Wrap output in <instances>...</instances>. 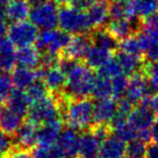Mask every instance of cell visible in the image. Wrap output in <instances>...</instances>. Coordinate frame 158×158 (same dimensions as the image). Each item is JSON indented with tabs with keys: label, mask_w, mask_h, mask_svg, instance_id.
<instances>
[{
	"label": "cell",
	"mask_w": 158,
	"mask_h": 158,
	"mask_svg": "<svg viewBox=\"0 0 158 158\" xmlns=\"http://www.w3.org/2000/svg\"><path fill=\"white\" fill-rule=\"evenodd\" d=\"M63 116L67 126L77 130H88L94 125V103L88 98L66 99Z\"/></svg>",
	"instance_id": "obj_1"
},
{
	"label": "cell",
	"mask_w": 158,
	"mask_h": 158,
	"mask_svg": "<svg viewBox=\"0 0 158 158\" xmlns=\"http://www.w3.org/2000/svg\"><path fill=\"white\" fill-rule=\"evenodd\" d=\"M94 73L85 63H80L66 75V84L63 90L65 99H82L88 98L92 92L94 84Z\"/></svg>",
	"instance_id": "obj_2"
},
{
	"label": "cell",
	"mask_w": 158,
	"mask_h": 158,
	"mask_svg": "<svg viewBox=\"0 0 158 158\" xmlns=\"http://www.w3.org/2000/svg\"><path fill=\"white\" fill-rule=\"evenodd\" d=\"M66 99L63 93L49 95L31 104L28 110V120L40 126L56 118H64L63 108Z\"/></svg>",
	"instance_id": "obj_3"
},
{
	"label": "cell",
	"mask_w": 158,
	"mask_h": 158,
	"mask_svg": "<svg viewBox=\"0 0 158 158\" xmlns=\"http://www.w3.org/2000/svg\"><path fill=\"white\" fill-rule=\"evenodd\" d=\"M57 25L70 35L90 34L93 29L87 12L72 5H63L59 9Z\"/></svg>",
	"instance_id": "obj_4"
},
{
	"label": "cell",
	"mask_w": 158,
	"mask_h": 158,
	"mask_svg": "<svg viewBox=\"0 0 158 158\" xmlns=\"http://www.w3.org/2000/svg\"><path fill=\"white\" fill-rule=\"evenodd\" d=\"M70 39H72L70 34L62 29L61 31L54 28L42 29L41 33L38 34L35 44L42 54L61 55Z\"/></svg>",
	"instance_id": "obj_5"
},
{
	"label": "cell",
	"mask_w": 158,
	"mask_h": 158,
	"mask_svg": "<svg viewBox=\"0 0 158 158\" xmlns=\"http://www.w3.org/2000/svg\"><path fill=\"white\" fill-rule=\"evenodd\" d=\"M31 21L41 29H52L57 25L59 9L54 2L44 0L35 3L29 13Z\"/></svg>",
	"instance_id": "obj_6"
},
{
	"label": "cell",
	"mask_w": 158,
	"mask_h": 158,
	"mask_svg": "<svg viewBox=\"0 0 158 158\" xmlns=\"http://www.w3.org/2000/svg\"><path fill=\"white\" fill-rule=\"evenodd\" d=\"M38 27L31 21H19L8 29V37L15 44L16 48L33 46L38 37Z\"/></svg>",
	"instance_id": "obj_7"
},
{
	"label": "cell",
	"mask_w": 158,
	"mask_h": 158,
	"mask_svg": "<svg viewBox=\"0 0 158 158\" xmlns=\"http://www.w3.org/2000/svg\"><path fill=\"white\" fill-rule=\"evenodd\" d=\"M141 27H142V22H140V19L133 16H123V18L110 19L106 28L120 41L129 36L138 34Z\"/></svg>",
	"instance_id": "obj_8"
},
{
	"label": "cell",
	"mask_w": 158,
	"mask_h": 158,
	"mask_svg": "<svg viewBox=\"0 0 158 158\" xmlns=\"http://www.w3.org/2000/svg\"><path fill=\"white\" fill-rule=\"evenodd\" d=\"M151 92H154L148 85V80L145 73L139 72L131 75L129 78V84L126 91V99L133 105L141 103L144 97Z\"/></svg>",
	"instance_id": "obj_9"
},
{
	"label": "cell",
	"mask_w": 158,
	"mask_h": 158,
	"mask_svg": "<svg viewBox=\"0 0 158 158\" xmlns=\"http://www.w3.org/2000/svg\"><path fill=\"white\" fill-rule=\"evenodd\" d=\"M63 119L56 118L47 121L38 127L37 129V146H52L57 144L60 134L63 130Z\"/></svg>",
	"instance_id": "obj_10"
},
{
	"label": "cell",
	"mask_w": 158,
	"mask_h": 158,
	"mask_svg": "<svg viewBox=\"0 0 158 158\" xmlns=\"http://www.w3.org/2000/svg\"><path fill=\"white\" fill-rule=\"evenodd\" d=\"M41 80L46 88L52 94H60L63 92L66 84V74L57 65L40 66Z\"/></svg>",
	"instance_id": "obj_11"
},
{
	"label": "cell",
	"mask_w": 158,
	"mask_h": 158,
	"mask_svg": "<svg viewBox=\"0 0 158 158\" xmlns=\"http://www.w3.org/2000/svg\"><path fill=\"white\" fill-rule=\"evenodd\" d=\"M57 145L61 147L65 158H78L79 145H80V134L79 130L67 126L62 130L60 134Z\"/></svg>",
	"instance_id": "obj_12"
},
{
	"label": "cell",
	"mask_w": 158,
	"mask_h": 158,
	"mask_svg": "<svg viewBox=\"0 0 158 158\" xmlns=\"http://www.w3.org/2000/svg\"><path fill=\"white\" fill-rule=\"evenodd\" d=\"M146 62L158 61V31L141 27L136 34Z\"/></svg>",
	"instance_id": "obj_13"
},
{
	"label": "cell",
	"mask_w": 158,
	"mask_h": 158,
	"mask_svg": "<svg viewBox=\"0 0 158 158\" xmlns=\"http://www.w3.org/2000/svg\"><path fill=\"white\" fill-rule=\"evenodd\" d=\"M128 120L139 131L143 129H151L152 126L157 120V116L152 108L140 103L133 107Z\"/></svg>",
	"instance_id": "obj_14"
},
{
	"label": "cell",
	"mask_w": 158,
	"mask_h": 158,
	"mask_svg": "<svg viewBox=\"0 0 158 158\" xmlns=\"http://www.w3.org/2000/svg\"><path fill=\"white\" fill-rule=\"evenodd\" d=\"M11 79L15 88L26 90L36 81L41 80V70H40V67L28 68L19 66L12 70Z\"/></svg>",
	"instance_id": "obj_15"
},
{
	"label": "cell",
	"mask_w": 158,
	"mask_h": 158,
	"mask_svg": "<svg viewBox=\"0 0 158 158\" xmlns=\"http://www.w3.org/2000/svg\"><path fill=\"white\" fill-rule=\"evenodd\" d=\"M91 46H92V41H91L89 34L75 35L74 37H72L66 48L63 50L62 55H66V56L81 61L84 60L85 55Z\"/></svg>",
	"instance_id": "obj_16"
},
{
	"label": "cell",
	"mask_w": 158,
	"mask_h": 158,
	"mask_svg": "<svg viewBox=\"0 0 158 158\" xmlns=\"http://www.w3.org/2000/svg\"><path fill=\"white\" fill-rule=\"evenodd\" d=\"M88 15L93 29L102 28L110 20V6L105 0H92L87 8Z\"/></svg>",
	"instance_id": "obj_17"
},
{
	"label": "cell",
	"mask_w": 158,
	"mask_h": 158,
	"mask_svg": "<svg viewBox=\"0 0 158 158\" xmlns=\"http://www.w3.org/2000/svg\"><path fill=\"white\" fill-rule=\"evenodd\" d=\"M126 8L129 16L144 20L158 12V0H130Z\"/></svg>",
	"instance_id": "obj_18"
},
{
	"label": "cell",
	"mask_w": 158,
	"mask_h": 158,
	"mask_svg": "<svg viewBox=\"0 0 158 158\" xmlns=\"http://www.w3.org/2000/svg\"><path fill=\"white\" fill-rule=\"evenodd\" d=\"M16 47L9 37L0 39V70L9 73L15 68Z\"/></svg>",
	"instance_id": "obj_19"
},
{
	"label": "cell",
	"mask_w": 158,
	"mask_h": 158,
	"mask_svg": "<svg viewBox=\"0 0 158 158\" xmlns=\"http://www.w3.org/2000/svg\"><path fill=\"white\" fill-rule=\"evenodd\" d=\"M42 53L37 47L27 46L16 50V63L19 66L28 68H38L41 66Z\"/></svg>",
	"instance_id": "obj_20"
},
{
	"label": "cell",
	"mask_w": 158,
	"mask_h": 158,
	"mask_svg": "<svg viewBox=\"0 0 158 158\" xmlns=\"http://www.w3.org/2000/svg\"><path fill=\"white\" fill-rule=\"evenodd\" d=\"M117 102L113 98L98 100L94 103V123H108L114 117Z\"/></svg>",
	"instance_id": "obj_21"
},
{
	"label": "cell",
	"mask_w": 158,
	"mask_h": 158,
	"mask_svg": "<svg viewBox=\"0 0 158 158\" xmlns=\"http://www.w3.org/2000/svg\"><path fill=\"white\" fill-rule=\"evenodd\" d=\"M126 142L117 135H112L102 141L100 155L102 158H119L126 155Z\"/></svg>",
	"instance_id": "obj_22"
},
{
	"label": "cell",
	"mask_w": 158,
	"mask_h": 158,
	"mask_svg": "<svg viewBox=\"0 0 158 158\" xmlns=\"http://www.w3.org/2000/svg\"><path fill=\"white\" fill-rule=\"evenodd\" d=\"M115 57L118 61L123 74L129 75V76L135 74V73L142 72L145 63H146L142 55L129 54V53L123 52V51L117 52Z\"/></svg>",
	"instance_id": "obj_23"
},
{
	"label": "cell",
	"mask_w": 158,
	"mask_h": 158,
	"mask_svg": "<svg viewBox=\"0 0 158 158\" xmlns=\"http://www.w3.org/2000/svg\"><path fill=\"white\" fill-rule=\"evenodd\" d=\"M112 57L113 51L92 44L85 55L84 62L86 65H88L92 69H99L104 64L107 63Z\"/></svg>",
	"instance_id": "obj_24"
},
{
	"label": "cell",
	"mask_w": 158,
	"mask_h": 158,
	"mask_svg": "<svg viewBox=\"0 0 158 158\" xmlns=\"http://www.w3.org/2000/svg\"><path fill=\"white\" fill-rule=\"evenodd\" d=\"M37 129L38 126L31 123V120H27L26 123H23L21 127L15 132V140L19 147L29 149L36 145L37 140Z\"/></svg>",
	"instance_id": "obj_25"
},
{
	"label": "cell",
	"mask_w": 158,
	"mask_h": 158,
	"mask_svg": "<svg viewBox=\"0 0 158 158\" xmlns=\"http://www.w3.org/2000/svg\"><path fill=\"white\" fill-rule=\"evenodd\" d=\"M23 117L10 107H2L0 110V129L9 135H14L23 123Z\"/></svg>",
	"instance_id": "obj_26"
},
{
	"label": "cell",
	"mask_w": 158,
	"mask_h": 158,
	"mask_svg": "<svg viewBox=\"0 0 158 158\" xmlns=\"http://www.w3.org/2000/svg\"><path fill=\"white\" fill-rule=\"evenodd\" d=\"M5 15L12 22L24 21L29 16L31 6L28 0H10L3 9Z\"/></svg>",
	"instance_id": "obj_27"
},
{
	"label": "cell",
	"mask_w": 158,
	"mask_h": 158,
	"mask_svg": "<svg viewBox=\"0 0 158 158\" xmlns=\"http://www.w3.org/2000/svg\"><path fill=\"white\" fill-rule=\"evenodd\" d=\"M101 141L90 131L85 130L80 135V145H79V157L89 158L98 156L100 154Z\"/></svg>",
	"instance_id": "obj_28"
},
{
	"label": "cell",
	"mask_w": 158,
	"mask_h": 158,
	"mask_svg": "<svg viewBox=\"0 0 158 158\" xmlns=\"http://www.w3.org/2000/svg\"><path fill=\"white\" fill-rule=\"evenodd\" d=\"M89 35H90L92 44L108 49L113 52L118 49L119 40L115 36H113L107 28L102 27V28L93 29Z\"/></svg>",
	"instance_id": "obj_29"
},
{
	"label": "cell",
	"mask_w": 158,
	"mask_h": 158,
	"mask_svg": "<svg viewBox=\"0 0 158 158\" xmlns=\"http://www.w3.org/2000/svg\"><path fill=\"white\" fill-rule=\"evenodd\" d=\"M7 104L8 107L19 113L22 116H25L28 113L29 106H31V102L26 94V91L18 88L13 89L12 92L10 93L7 99Z\"/></svg>",
	"instance_id": "obj_30"
},
{
	"label": "cell",
	"mask_w": 158,
	"mask_h": 158,
	"mask_svg": "<svg viewBox=\"0 0 158 158\" xmlns=\"http://www.w3.org/2000/svg\"><path fill=\"white\" fill-rule=\"evenodd\" d=\"M110 129L112 132H114L115 135H117L119 139H121L125 142H130L138 138V130L130 123L128 120L118 121V123H110Z\"/></svg>",
	"instance_id": "obj_31"
},
{
	"label": "cell",
	"mask_w": 158,
	"mask_h": 158,
	"mask_svg": "<svg viewBox=\"0 0 158 158\" xmlns=\"http://www.w3.org/2000/svg\"><path fill=\"white\" fill-rule=\"evenodd\" d=\"M91 95L97 100L112 98V79L101 75L95 76Z\"/></svg>",
	"instance_id": "obj_32"
},
{
	"label": "cell",
	"mask_w": 158,
	"mask_h": 158,
	"mask_svg": "<svg viewBox=\"0 0 158 158\" xmlns=\"http://www.w3.org/2000/svg\"><path fill=\"white\" fill-rule=\"evenodd\" d=\"M148 145V143L140 139H134L128 142L126 146V155L128 158H147Z\"/></svg>",
	"instance_id": "obj_33"
},
{
	"label": "cell",
	"mask_w": 158,
	"mask_h": 158,
	"mask_svg": "<svg viewBox=\"0 0 158 158\" xmlns=\"http://www.w3.org/2000/svg\"><path fill=\"white\" fill-rule=\"evenodd\" d=\"M118 50L123 51V52H126V53H129V54H134V55L143 54L142 47H141L140 40H139V37L136 34L120 40L118 44Z\"/></svg>",
	"instance_id": "obj_34"
},
{
	"label": "cell",
	"mask_w": 158,
	"mask_h": 158,
	"mask_svg": "<svg viewBox=\"0 0 158 158\" xmlns=\"http://www.w3.org/2000/svg\"><path fill=\"white\" fill-rule=\"evenodd\" d=\"M127 76L128 75L121 73L112 78V98L116 101L120 100L126 94L129 84V78Z\"/></svg>",
	"instance_id": "obj_35"
},
{
	"label": "cell",
	"mask_w": 158,
	"mask_h": 158,
	"mask_svg": "<svg viewBox=\"0 0 158 158\" xmlns=\"http://www.w3.org/2000/svg\"><path fill=\"white\" fill-rule=\"evenodd\" d=\"M143 72L146 75L151 89L158 94V61L146 62Z\"/></svg>",
	"instance_id": "obj_36"
},
{
	"label": "cell",
	"mask_w": 158,
	"mask_h": 158,
	"mask_svg": "<svg viewBox=\"0 0 158 158\" xmlns=\"http://www.w3.org/2000/svg\"><path fill=\"white\" fill-rule=\"evenodd\" d=\"M121 73H123V69H121L118 61L116 60V57H112L107 63H105L102 67L99 68L98 75H101V76L112 79L117 75L121 74Z\"/></svg>",
	"instance_id": "obj_37"
},
{
	"label": "cell",
	"mask_w": 158,
	"mask_h": 158,
	"mask_svg": "<svg viewBox=\"0 0 158 158\" xmlns=\"http://www.w3.org/2000/svg\"><path fill=\"white\" fill-rule=\"evenodd\" d=\"M47 90H48V89L46 88L44 82L41 84V82L36 81L35 84H33L31 87H28L25 91H26V94H27V97H28L29 102H31V103H34V102L38 101V100L46 97V95L48 94Z\"/></svg>",
	"instance_id": "obj_38"
},
{
	"label": "cell",
	"mask_w": 158,
	"mask_h": 158,
	"mask_svg": "<svg viewBox=\"0 0 158 158\" xmlns=\"http://www.w3.org/2000/svg\"><path fill=\"white\" fill-rule=\"evenodd\" d=\"M13 87L11 77L6 73H0V101H7L8 97L13 90Z\"/></svg>",
	"instance_id": "obj_39"
},
{
	"label": "cell",
	"mask_w": 158,
	"mask_h": 158,
	"mask_svg": "<svg viewBox=\"0 0 158 158\" xmlns=\"http://www.w3.org/2000/svg\"><path fill=\"white\" fill-rule=\"evenodd\" d=\"M12 149V141L10 135L0 129V157L6 156Z\"/></svg>",
	"instance_id": "obj_40"
},
{
	"label": "cell",
	"mask_w": 158,
	"mask_h": 158,
	"mask_svg": "<svg viewBox=\"0 0 158 158\" xmlns=\"http://www.w3.org/2000/svg\"><path fill=\"white\" fill-rule=\"evenodd\" d=\"M6 158H33V154L29 153L28 149L18 147V148H12L6 155Z\"/></svg>",
	"instance_id": "obj_41"
},
{
	"label": "cell",
	"mask_w": 158,
	"mask_h": 158,
	"mask_svg": "<svg viewBox=\"0 0 158 158\" xmlns=\"http://www.w3.org/2000/svg\"><path fill=\"white\" fill-rule=\"evenodd\" d=\"M142 26L152 31H158V12L142 21Z\"/></svg>",
	"instance_id": "obj_42"
},
{
	"label": "cell",
	"mask_w": 158,
	"mask_h": 158,
	"mask_svg": "<svg viewBox=\"0 0 158 158\" xmlns=\"http://www.w3.org/2000/svg\"><path fill=\"white\" fill-rule=\"evenodd\" d=\"M8 24H7V18L5 15V12H0V39L6 37V34H8Z\"/></svg>",
	"instance_id": "obj_43"
},
{
	"label": "cell",
	"mask_w": 158,
	"mask_h": 158,
	"mask_svg": "<svg viewBox=\"0 0 158 158\" xmlns=\"http://www.w3.org/2000/svg\"><path fill=\"white\" fill-rule=\"evenodd\" d=\"M151 133H152V143L158 146V119L155 121L151 128Z\"/></svg>",
	"instance_id": "obj_44"
},
{
	"label": "cell",
	"mask_w": 158,
	"mask_h": 158,
	"mask_svg": "<svg viewBox=\"0 0 158 158\" xmlns=\"http://www.w3.org/2000/svg\"><path fill=\"white\" fill-rule=\"evenodd\" d=\"M147 158H158V146L153 143L148 145L147 151Z\"/></svg>",
	"instance_id": "obj_45"
},
{
	"label": "cell",
	"mask_w": 158,
	"mask_h": 158,
	"mask_svg": "<svg viewBox=\"0 0 158 158\" xmlns=\"http://www.w3.org/2000/svg\"><path fill=\"white\" fill-rule=\"evenodd\" d=\"M55 3H59V5H70L73 2V0H54Z\"/></svg>",
	"instance_id": "obj_46"
},
{
	"label": "cell",
	"mask_w": 158,
	"mask_h": 158,
	"mask_svg": "<svg viewBox=\"0 0 158 158\" xmlns=\"http://www.w3.org/2000/svg\"><path fill=\"white\" fill-rule=\"evenodd\" d=\"M10 0H0V8L1 7H6V6L9 3Z\"/></svg>",
	"instance_id": "obj_47"
},
{
	"label": "cell",
	"mask_w": 158,
	"mask_h": 158,
	"mask_svg": "<svg viewBox=\"0 0 158 158\" xmlns=\"http://www.w3.org/2000/svg\"><path fill=\"white\" fill-rule=\"evenodd\" d=\"M112 2H121V3H127L129 2L130 0H110Z\"/></svg>",
	"instance_id": "obj_48"
},
{
	"label": "cell",
	"mask_w": 158,
	"mask_h": 158,
	"mask_svg": "<svg viewBox=\"0 0 158 158\" xmlns=\"http://www.w3.org/2000/svg\"><path fill=\"white\" fill-rule=\"evenodd\" d=\"M28 1L31 3H38V2H41V1H44V0H28Z\"/></svg>",
	"instance_id": "obj_49"
},
{
	"label": "cell",
	"mask_w": 158,
	"mask_h": 158,
	"mask_svg": "<svg viewBox=\"0 0 158 158\" xmlns=\"http://www.w3.org/2000/svg\"><path fill=\"white\" fill-rule=\"evenodd\" d=\"M2 104H3V102H2V101H0V110L2 108Z\"/></svg>",
	"instance_id": "obj_50"
},
{
	"label": "cell",
	"mask_w": 158,
	"mask_h": 158,
	"mask_svg": "<svg viewBox=\"0 0 158 158\" xmlns=\"http://www.w3.org/2000/svg\"><path fill=\"white\" fill-rule=\"evenodd\" d=\"M89 158H102V157H98V156H93V157H89Z\"/></svg>",
	"instance_id": "obj_51"
},
{
	"label": "cell",
	"mask_w": 158,
	"mask_h": 158,
	"mask_svg": "<svg viewBox=\"0 0 158 158\" xmlns=\"http://www.w3.org/2000/svg\"><path fill=\"white\" fill-rule=\"evenodd\" d=\"M119 158H123V157H119ZM126 158H128V157H126Z\"/></svg>",
	"instance_id": "obj_52"
},
{
	"label": "cell",
	"mask_w": 158,
	"mask_h": 158,
	"mask_svg": "<svg viewBox=\"0 0 158 158\" xmlns=\"http://www.w3.org/2000/svg\"><path fill=\"white\" fill-rule=\"evenodd\" d=\"M0 158H1V157H0Z\"/></svg>",
	"instance_id": "obj_53"
}]
</instances>
